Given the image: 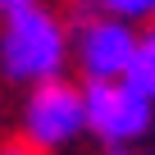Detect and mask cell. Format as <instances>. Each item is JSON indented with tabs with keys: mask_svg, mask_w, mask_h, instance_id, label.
Wrapping results in <instances>:
<instances>
[{
	"mask_svg": "<svg viewBox=\"0 0 155 155\" xmlns=\"http://www.w3.org/2000/svg\"><path fill=\"white\" fill-rule=\"evenodd\" d=\"M123 82H132L137 91H146V96L155 101V28L137 41V55H132V64H128V73H123Z\"/></svg>",
	"mask_w": 155,
	"mask_h": 155,
	"instance_id": "cell-5",
	"label": "cell"
},
{
	"mask_svg": "<svg viewBox=\"0 0 155 155\" xmlns=\"http://www.w3.org/2000/svg\"><path fill=\"white\" fill-rule=\"evenodd\" d=\"M87 132V110H82V91L68 87L64 78H46L32 87L28 105H23V137L37 150H59L68 141H78Z\"/></svg>",
	"mask_w": 155,
	"mask_h": 155,
	"instance_id": "cell-3",
	"label": "cell"
},
{
	"mask_svg": "<svg viewBox=\"0 0 155 155\" xmlns=\"http://www.w3.org/2000/svg\"><path fill=\"white\" fill-rule=\"evenodd\" d=\"M110 155H128V150H110Z\"/></svg>",
	"mask_w": 155,
	"mask_h": 155,
	"instance_id": "cell-9",
	"label": "cell"
},
{
	"mask_svg": "<svg viewBox=\"0 0 155 155\" xmlns=\"http://www.w3.org/2000/svg\"><path fill=\"white\" fill-rule=\"evenodd\" d=\"M0 155H32V150H23V146H9V150H0Z\"/></svg>",
	"mask_w": 155,
	"mask_h": 155,
	"instance_id": "cell-8",
	"label": "cell"
},
{
	"mask_svg": "<svg viewBox=\"0 0 155 155\" xmlns=\"http://www.w3.org/2000/svg\"><path fill=\"white\" fill-rule=\"evenodd\" d=\"M23 5H37V0H0V9H5V14H14V9H23Z\"/></svg>",
	"mask_w": 155,
	"mask_h": 155,
	"instance_id": "cell-7",
	"label": "cell"
},
{
	"mask_svg": "<svg viewBox=\"0 0 155 155\" xmlns=\"http://www.w3.org/2000/svg\"><path fill=\"white\" fill-rule=\"evenodd\" d=\"M78 55H82V68L87 78H123L132 55H137V32L123 23V18H96L82 28V41H78Z\"/></svg>",
	"mask_w": 155,
	"mask_h": 155,
	"instance_id": "cell-4",
	"label": "cell"
},
{
	"mask_svg": "<svg viewBox=\"0 0 155 155\" xmlns=\"http://www.w3.org/2000/svg\"><path fill=\"white\" fill-rule=\"evenodd\" d=\"M105 9H110V18H123V23H132V18H146V14H155V0H105Z\"/></svg>",
	"mask_w": 155,
	"mask_h": 155,
	"instance_id": "cell-6",
	"label": "cell"
},
{
	"mask_svg": "<svg viewBox=\"0 0 155 155\" xmlns=\"http://www.w3.org/2000/svg\"><path fill=\"white\" fill-rule=\"evenodd\" d=\"M0 68L14 82H46V78H59L64 68V28L55 23V14L23 5L5 18V32H0Z\"/></svg>",
	"mask_w": 155,
	"mask_h": 155,
	"instance_id": "cell-1",
	"label": "cell"
},
{
	"mask_svg": "<svg viewBox=\"0 0 155 155\" xmlns=\"http://www.w3.org/2000/svg\"><path fill=\"white\" fill-rule=\"evenodd\" d=\"M82 110H87V132H96L110 146H128L146 137V128L155 123V101L123 78H110V82L91 78L82 87Z\"/></svg>",
	"mask_w": 155,
	"mask_h": 155,
	"instance_id": "cell-2",
	"label": "cell"
}]
</instances>
